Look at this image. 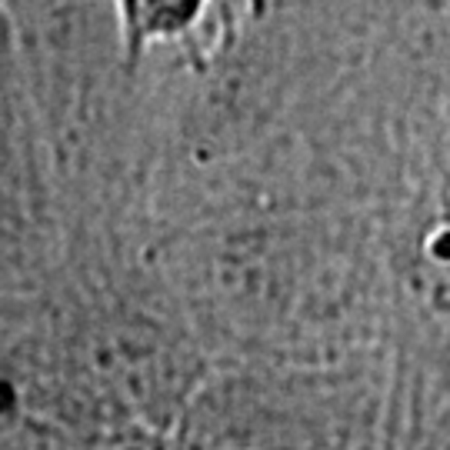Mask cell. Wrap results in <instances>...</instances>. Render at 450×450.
Here are the masks:
<instances>
[{
	"label": "cell",
	"instance_id": "1",
	"mask_svg": "<svg viewBox=\"0 0 450 450\" xmlns=\"http://www.w3.org/2000/svg\"><path fill=\"white\" fill-rule=\"evenodd\" d=\"M120 47L127 64L147 57L150 47L187 40L200 27L214 0H114Z\"/></svg>",
	"mask_w": 450,
	"mask_h": 450
}]
</instances>
